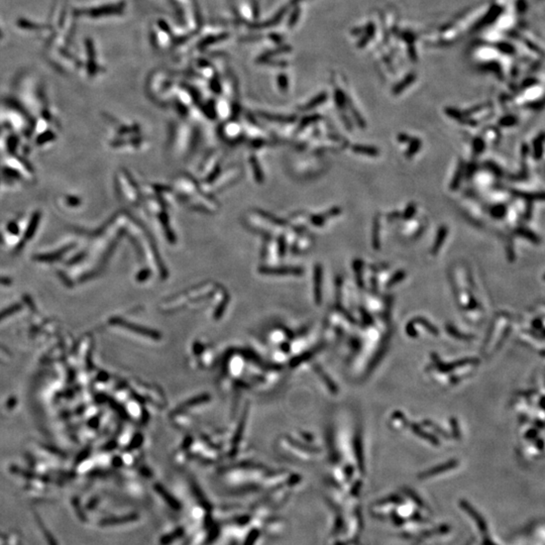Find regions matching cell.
<instances>
[{
    "label": "cell",
    "instance_id": "5",
    "mask_svg": "<svg viewBox=\"0 0 545 545\" xmlns=\"http://www.w3.org/2000/svg\"><path fill=\"white\" fill-rule=\"evenodd\" d=\"M321 268H319V266H317L316 268V272H315V281H316V287H315V292H316V298H320V283H321Z\"/></svg>",
    "mask_w": 545,
    "mask_h": 545
},
{
    "label": "cell",
    "instance_id": "8",
    "mask_svg": "<svg viewBox=\"0 0 545 545\" xmlns=\"http://www.w3.org/2000/svg\"><path fill=\"white\" fill-rule=\"evenodd\" d=\"M325 99H326V95H325V94H322V95L317 96V98H315L313 101H310V102L307 104L306 109H310V108H313V107L317 106L318 104L322 103Z\"/></svg>",
    "mask_w": 545,
    "mask_h": 545
},
{
    "label": "cell",
    "instance_id": "1",
    "mask_svg": "<svg viewBox=\"0 0 545 545\" xmlns=\"http://www.w3.org/2000/svg\"><path fill=\"white\" fill-rule=\"evenodd\" d=\"M462 507H463V509H465V511H466L469 515L472 516V518L475 519V521L477 522V524H478V526L480 527V529H482V530H486V529H487V526H486L485 520L482 518V516H480V515L474 510V508H472V507L469 506L467 503H465V502H462Z\"/></svg>",
    "mask_w": 545,
    "mask_h": 545
},
{
    "label": "cell",
    "instance_id": "4",
    "mask_svg": "<svg viewBox=\"0 0 545 545\" xmlns=\"http://www.w3.org/2000/svg\"><path fill=\"white\" fill-rule=\"evenodd\" d=\"M415 74H411L409 76H407L401 83H399L398 85L395 86L394 88V94H400L402 93L408 86H410L413 82L415 80Z\"/></svg>",
    "mask_w": 545,
    "mask_h": 545
},
{
    "label": "cell",
    "instance_id": "3",
    "mask_svg": "<svg viewBox=\"0 0 545 545\" xmlns=\"http://www.w3.org/2000/svg\"><path fill=\"white\" fill-rule=\"evenodd\" d=\"M446 234H447V229H446V227H442L441 229H439V231H438V233H437V237H436L435 243H434V246H433V248H432V251H431L432 254L436 255V254L438 253V250L442 247L443 241H444V239H445V237H446Z\"/></svg>",
    "mask_w": 545,
    "mask_h": 545
},
{
    "label": "cell",
    "instance_id": "6",
    "mask_svg": "<svg viewBox=\"0 0 545 545\" xmlns=\"http://www.w3.org/2000/svg\"><path fill=\"white\" fill-rule=\"evenodd\" d=\"M420 146H421V142L419 140L416 139V140L413 141L410 144L409 149L407 151V157L411 158L413 155H415L418 152V149L420 148Z\"/></svg>",
    "mask_w": 545,
    "mask_h": 545
},
{
    "label": "cell",
    "instance_id": "9",
    "mask_svg": "<svg viewBox=\"0 0 545 545\" xmlns=\"http://www.w3.org/2000/svg\"><path fill=\"white\" fill-rule=\"evenodd\" d=\"M516 123V119L513 116H508V117H504L501 120V124L504 126H511L514 125Z\"/></svg>",
    "mask_w": 545,
    "mask_h": 545
},
{
    "label": "cell",
    "instance_id": "7",
    "mask_svg": "<svg viewBox=\"0 0 545 545\" xmlns=\"http://www.w3.org/2000/svg\"><path fill=\"white\" fill-rule=\"evenodd\" d=\"M373 33H374V28H373V25H371V26L369 27V30L367 31L366 35L364 36L363 42H362V43H361V44H360L359 46H360V47H364V46H366V45H367V44H368V43L370 42V40L372 39V37L373 36Z\"/></svg>",
    "mask_w": 545,
    "mask_h": 545
},
{
    "label": "cell",
    "instance_id": "2",
    "mask_svg": "<svg viewBox=\"0 0 545 545\" xmlns=\"http://www.w3.org/2000/svg\"><path fill=\"white\" fill-rule=\"evenodd\" d=\"M353 152L354 153H358L361 155H365V156H370V157H375L379 155V151L375 147L373 146H364V145H355L352 147Z\"/></svg>",
    "mask_w": 545,
    "mask_h": 545
}]
</instances>
